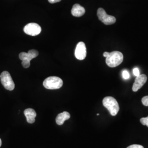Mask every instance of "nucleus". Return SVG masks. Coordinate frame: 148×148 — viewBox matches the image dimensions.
I'll use <instances>...</instances> for the list:
<instances>
[{
  "label": "nucleus",
  "mask_w": 148,
  "mask_h": 148,
  "mask_svg": "<svg viewBox=\"0 0 148 148\" xmlns=\"http://www.w3.org/2000/svg\"><path fill=\"white\" fill-rule=\"evenodd\" d=\"M142 102L144 106H148V95L143 97L142 99Z\"/></svg>",
  "instance_id": "2eb2a0df"
},
{
  "label": "nucleus",
  "mask_w": 148,
  "mask_h": 148,
  "mask_svg": "<svg viewBox=\"0 0 148 148\" xmlns=\"http://www.w3.org/2000/svg\"><path fill=\"white\" fill-rule=\"evenodd\" d=\"M1 84L6 90H13L14 89L15 85L12 79L11 75L8 72L5 71L2 72L0 75Z\"/></svg>",
  "instance_id": "20e7f679"
},
{
  "label": "nucleus",
  "mask_w": 148,
  "mask_h": 148,
  "mask_svg": "<svg viewBox=\"0 0 148 148\" xmlns=\"http://www.w3.org/2000/svg\"><path fill=\"white\" fill-rule=\"evenodd\" d=\"M38 55V51L35 49H31L27 53L21 52L19 54V57L22 61H29L30 62L32 59L37 57Z\"/></svg>",
  "instance_id": "1a4fd4ad"
},
{
  "label": "nucleus",
  "mask_w": 148,
  "mask_h": 148,
  "mask_svg": "<svg viewBox=\"0 0 148 148\" xmlns=\"http://www.w3.org/2000/svg\"><path fill=\"white\" fill-rule=\"evenodd\" d=\"M122 77L125 79H128L130 77V75L129 74L128 71L126 70H124L122 71Z\"/></svg>",
  "instance_id": "ddd939ff"
},
{
  "label": "nucleus",
  "mask_w": 148,
  "mask_h": 148,
  "mask_svg": "<svg viewBox=\"0 0 148 148\" xmlns=\"http://www.w3.org/2000/svg\"><path fill=\"white\" fill-rule=\"evenodd\" d=\"M147 81V76L144 74H141L137 76L134 82L133 85L132 90L133 92H137L140 89L143 85H144Z\"/></svg>",
  "instance_id": "6e6552de"
},
{
  "label": "nucleus",
  "mask_w": 148,
  "mask_h": 148,
  "mask_svg": "<svg viewBox=\"0 0 148 148\" xmlns=\"http://www.w3.org/2000/svg\"><path fill=\"white\" fill-rule=\"evenodd\" d=\"M140 121L143 125L147 126L148 127V116L147 117H143L140 120Z\"/></svg>",
  "instance_id": "4468645a"
},
{
  "label": "nucleus",
  "mask_w": 148,
  "mask_h": 148,
  "mask_svg": "<svg viewBox=\"0 0 148 148\" xmlns=\"http://www.w3.org/2000/svg\"><path fill=\"white\" fill-rule=\"evenodd\" d=\"M123 60L122 53L119 51H113L109 53L106 57V63L110 68H115L122 63Z\"/></svg>",
  "instance_id": "f257e3e1"
},
{
  "label": "nucleus",
  "mask_w": 148,
  "mask_h": 148,
  "mask_svg": "<svg viewBox=\"0 0 148 148\" xmlns=\"http://www.w3.org/2000/svg\"><path fill=\"white\" fill-rule=\"evenodd\" d=\"M97 16L99 19L106 25L113 24L116 21L115 17L107 14L105 10L102 8H99L98 10Z\"/></svg>",
  "instance_id": "39448f33"
},
{
  "label": "nucleus",
  "mask_w": 148,
  "mask_h": 148,
  "mask_svg": "<svg viewBox=\"0 0 148 148\" xmlns=\"http://www.w3.org/2000/svg\"><path fill=\"white\" fill-rule=\"evenodd\" d=\"M133 75L134 76H136V77L138 76L139 75H140V71H139V70L138 68H134V69L133 70Z\"/></svg>",
  "instance_id": "f3484780"
},
{
  "label": "nucleus",
  "mask_w": 148,
  "mask_h": 148,
  "mask_svg": "<svg viewBox=\"0 0 148 148\" xmlns=\"http://www.w3.org/2000/svg\"><path fill=\"white\" fill-rule=\"evenodd\" d=\"M127 148H144L142 145H139V144H133L129 147H128Z\"/></svg>",
  "instance_id": "a211bd4d"
},
{
  "label": "nucleus",
  "mask_w": 148,
  "mask_h": 148,
  "mask_svg": "<svg viewBox=\"0 0 148 148\" xmlns=\"http://www.w3.org/2000/svg\"><path fill=\"white\" fill-rule=\"evenodd\" d=\"M24 32L29 35L30 36H37L41 32V27L35 23H31L27 24L24 27Z\"/></svg>",
  "instance_id": "423d86ee"
},
{
  "label": "nucleus",
  "mask_w": 148,
  "mask_h": 148,
  "mask_svg": "<svg viewBox=\"0 0 148 148\" xmlns=\"http://www.w3.org/2000/svg\"><path fill=\"white\" fill-rule=\"evenodd\" d=\"M85 13V9L79 4H75L73 5L71 10V14L73 16L76 17H80Z\"/></svg>",
  "instance_id": "9b49d317"
},
{
  "label": "nucleus",
  "mask_w": 148,
  "mask_h": 148,
  "mask_svg": "<svg viewBox=\"0 0 148 148\" xmlns=\"http://www.w3.org/2000/svg\"><path fill=\"white\" fill-rule=\"evenodd\" d=\"M61 1V0H48V2L51 3H55Z\"/></svg>",
  "instance_id": "6ab92c4d"
},
{
  "label": "nucleus",
  "mask_w": 148,
  "mask_h": 148,
  "mask_svg": "<svg viewBox=\"0 0 148 148\" xmlns=\"http://www.w3.org/2000/svg\"><path fill=\"white\" fill-rule=\"evenodd\" d=\"M87 54V49L85 43L83 42H79L76 45L75 56L78 60H84L85 59Z\"/></svg>",
  "instance_id": "0eeeda50"
},
{
  "label": "nucleus",
  "mask_w": 148,
  "mask_h": 148,
  "mask_svg": "<svg viewBox=\"0 0 148 148\" xmlns=\"http://www.w3.org/2000/svg\"><path fill=\"white\" fill-rule=\"evenodd\" d=\"M97 116H99V114H97Z\"/></svg>",
  "instance_id": "412c9836"
},
{
  "label": "nucleus",
  "mask_w": 148,
  "mask_h": 148,
  "mask_svg": "<svg viewBox=\"0 0 148 148\" xmlns=\"http://www.w3.org/2000/svg\"><path fill=\"white\" fill-rule=\"evenodd\" d=\"M24 113L27 118V122L29 123H33L35 122V117H36V112L33 109H27L24 110Z\"/></svg>",
  "instance_id": "9d476101"
},
{
  "label": "nucleus",
  "mask_w": 148,
  "mask_h": 148,
  "mask_svg": "<svg viewBox=\"0 0 148 148\" xmlns=\"http://www.w3.org/2000/svg\"><path fill=\"white\" fill-rule=\"evenodd\" d=\"M22 65L24 68H28L30 66V62L29 61H22Z\"/></svg>",
  "instance_id": "dca6fc26"
},
{
  "label": "nucleus",
  "mask_w": 148,
  "mask_h": 148,
  "mask_svg": "<svg viewBox=\"0 0 148 148\" xmlns=\"http://www.w3.org/2000/svg\"><path fill=\"white\" fill-rule=\"evenodd\" d=\"M63 85V80L57 76H50L44 80L43 86L48 90H57L60 88Z\"/></svg>",
  "instance_id": "7ed1b4c3"
},
{
  "label": "nucleus",
  "mask_w": 148,
  "mask_h": 148,
  "mask_svg": "<svg viewBox=\"0 0 148 148\" xmlns=\"http://www.w3.org/2000/svg\"><path fill=\"white\" fill-rule=\"evenodd\" d=\"M1 145H2V141H1V139H0V147H1Z\"/></svg>",
  "instance_id": "aec40b11"
},
{
  "label": "nucleus",
  "mask_w": 148,
  "mask_h": 148,
  "mask_svg": "<svg viewBox=\"0 0 148 148\" xmlns=\"http://www.w3.org/2000/svg\"><path fill=\"white\" fill-rule=\"evenodd\" d=\"M103 104L109 111L111 115L116 116L120 110L116 100L112 97H106L103 100Z\"/></svg>",
  "instance_id": "f03ea898"
},
{
  "label": "nucleus",
  "mask_w": 148,
  "mask_h": 148,
  "mask_svg": "<svg viewBox=\"0 0 148 148\" xmlns=\"http://www.w3.org/2000/svg\"><path fill=\"white\" fill-rule=\"evenodd\" d=\"M70 117V115L68 112L64 111L62 113L59 114L56 117V121L57 125L61 126L63 124L64 122L67 120H69Z\"/></svg>",
  "instance_id": "f8f14e48"
}]
</instances>
